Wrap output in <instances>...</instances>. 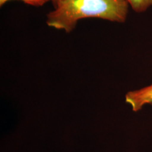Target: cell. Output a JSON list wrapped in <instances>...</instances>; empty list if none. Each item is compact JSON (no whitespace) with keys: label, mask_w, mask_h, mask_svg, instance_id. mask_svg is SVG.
<instances>
[{"label":"cell","mask_w":152,"mask_h":152,"mask_svg":"<svg viewBox=\"0 0 152 152\" xmlns=\"http://www.w3.org/2000/svg\"><path fill=\"white\" fill-rule=\"evenodd\" d=\"M126 0H64L47 16L51 28L71 33L81 19L96 18L124 23L128 14Z\"/></svg>","instance_id":"6da1fadb"},{"label":"cell","mask_w":152,"mask_h":152,"mask_svg":"<svg viewBox=\"0 0 152 152\" xmlns=\"http://www.w3.org/2000/svg\"><path fill=\"white\" fill-rule=\"evenodd\" d=\"M125 102L134 112L140 111L147 104L152 105V85L128 92L125 94Z\"/></svg>","instance_id":"7a4b0ae2"},{"label":"cell","mask_w":152,"mask_h":152,"mask_svg":"<svg viewBox=\"0 0 152 152\" xmlns=\"http://www.w3.org/2000/svg\"><path fill=\"white\" fill-rule=\"evenodd\" d=\"M136 13L145 12L148 9L152 7V0H126Z\"/></svg>","instance_id":"3957f363"},{"label":"cell","mask_w":152,"mask_h":152,"mask_svg":"<svg viewBox=\"0 0 152 152\" xmlns=\"http://www.w3.org/2000/svg\"><path fill=\"white\" fill-rule=\"evenodd\" d=\"M20 1H23L27 4L34 6V7H41L51 0H20Z\"/></svg>","instance_id":"277c9868"},{"label":"cell","mask_w":152,"mask_h":152,"mask_svg":"<svg viewBox=\"0 0 152 152\" xmlns=\"http://www.w3.org/2000/svg\"><path fill=\"white\" fill-rule=\"evenodd\" d=\"M63 1H64V0H51L50 1H52L53 6H54V8H56L57 6L59 4Z\"/></svg>","instance_id":"5b68a950"},{"label":"cell","mask_w":152,"mask_h":152,"mask_svg":"<svg viewBox=\"0 0 152 152\" xmlns=\"http://www.w3.org/2000/svg\"><path fill=\"white\" fill-rule=\"evenodd\" d=\"M11 1V0H0V5L2 6L6 2H7V1Z\"/></svg>","instance_id":"8992f818"}]
</instances>
